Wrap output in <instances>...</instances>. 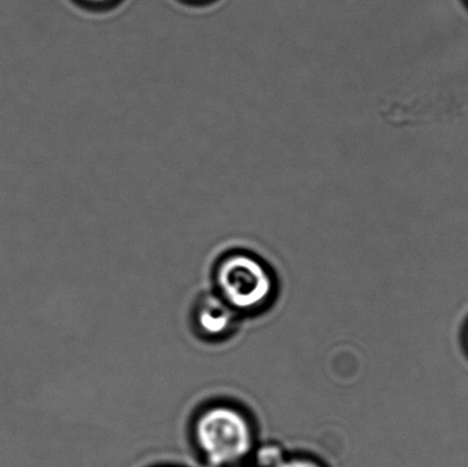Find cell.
<instances>
[{"label":"cell","mask_w":468,"mask_h":467,"mask_svg":"<svg viewBox=\"0 0 468 467\" xmlns=\"http://www.w3.org/2000/svg\"><path fill=\"white\" fill-rule=\"evenodd\" d=\"M197 449L211 467L239 465L252 451L250 422L239 411L217 406L197 419L195 428Z\"/></svg>","instance_id":"1"},{"label":"cell","mask_w":468,"mask_h":467,"mask_svg":"<svg viewBox=\"0 0 468 467\" xmlns=\"http://www.w3.org/2000/svg\"><path fill=\"white\" fill-rule=\"evenodd\" d=\"M189 2H206V0H189Z\"/></svg>","instance_id":"7"},{"label":"cell","mask_w":468,"mask_h":467,"mask_svg":"<svg viewBox=\"0 0 468 467\" xmlns=\"http://www.w3.org/2000/svg\"><path fill=\"white\" fill-rule=\"evenodd\" d=\"M467 345H468V332H467Z\"/></svg>","instance_id":"9"},{"label":"cell","mask_w":468,"mask_h":467,"mask_svg":"<svg viewBox=\"0 0 468 467\" xmlns=\"http://www.w3.org/2000/svg\"><path fill=\"white\" fill-rule=\"evenodd\" d=\"M277 467H324L318 461L305 457H285Z\"/></svg>","instance_id":"5"},{"label":"cell","mask_w":468,"mask_h":467,"mask_svg":"<svg viewBox=\"0 0 468 467\" xmlns=\"http://www.w3.org/2000/svg\"><path fill=\"white\" fill-rule=\"evenodd\" d=\"M232 467H258V466H242V465H236V466H232Z\"/></svg>","instance_id":"8"},{"label":"cell","mask_w":468,"mask_h":467,"mask_svg":"<svg viewBox=\"0 0 468 467\" xmlns=\"http://www.w3.org/2000/svg\"><path fill=\"white\" fill-rule=\"evenodd\" d=\"M221 299L233 310L259 309L272 293L269 271L255 258L245 254L228 257L217 273Z\"/></svg>","instance_id":"2"},{"label":"cell","mask_w":468,"mask_h":467,"mask_svg":"<svg viewBox=\"0 0 468 467\" xmlns=\"http://www.w3.org/2000/svg\"><path fill=\"white\" fill-rule=\"evenodd\" d=\"M233 323V309L221 298H207L197 312V324L208 336H221Z\"/></svg>","instance_id":"3"},{"label":"cell","mask_w":468,"mask_h":467,"mask_svg":"<svg viewBox=\"0 0 468 467\" xmlns=\"http://www.w3.org/2000/svg\"><path fill=\"white\" fill-rule=\"evenodd\" d=\"M285 457L286 455L283 454L280 447L275 446V444H269V446L261 447V449L256 451L255 466L277 467L282 462Z\"/></svg>","instance_id":"4"},{"label":"cell","mask_w":468,"mask_h":467,"mask_svg":"<svg viewBox=\"0 0 468 467\" xmlns=\"http://www.w3.org/2000/svg\"><path fill=\"white\" fill-rule=\"evenodd\" d=\"M467 2H468V0H467Z\"/></svg>","instance_id":"10"},{"label":"cell","mask_w":468,"mask_h":467,"mask_svg":"<svg viewBox=\"0 0 468 467\" xmlns=\"http://www.w3.org/2000/svg\"><path fill=\"white\" fill-rule=\"evenodd\" d=\"M80 5H85V7H106V5H112L115 0H76Z\"/></svg>","instance_id":"6"}]
</instances>
